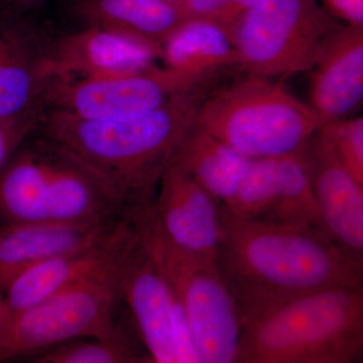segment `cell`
I'll use <instances>...</instances> for the list:
<instances>
[{
	"mask_svg": "<svg viewBox=\"0 0 363 363\" xmlns=\"http://www.w3.org/2000/svg\"><path fill=\"white\" fill-rule=\"evenodd\" d=\"M220 205L230 201L252 159L195 124L177 150L173 162Z\"/></svg>",
	"mask_w": 363,
	"mask_h": 363,
	"instance_id": "19",
	"label": "cell"
},
{
	"mask_svg": "<svg viewBox=\"0 0 363 363\" xmlns=\"http://www.w3.org/2000/svg\"><path fill=\"white\" fill-rule=\"evenodd\" d=\"M33 362L37 363H138L150 362L147 352L136 350L128 337L70 340L52 346Z\"/></svg>",
	"mask_w": 363,
	"mask_h": 363,
	"instance_id": "23",
	"label": "cell"
},
{
	"mask_svg": "<svg viewBox=\"0 0 363 363\" xmlns=\"http://www.w3.org/2000/svg\"><path fill=\"white\" fill-rule=\"evenodd\" d=\"M52 45L23 11L0 4V121L39 126L55 78Z\"/></svg>",
	"mask_w": 363,
	"mask_h": 363,
	"instance_id": "10",
	"label": "cell"
},
{
	"mask_svg": "<svg viewBox=\"0 0 363 363\" xmlns=\"http://www.w3.org/2000/svg\"><path fill=\"white\" fill-rule=\"evenodd\" d=\"M138 241V229L126 215L121 225L104 240L21 272L9 284L2 296L16 316L76 281L118 264Z\"/></svg>",
	"mask_w": 363,
	"mask_h": 363,
	"instance_id": "11",
	"label": "cell"
},
{
	"mask_svg": "<svg viewBox=\"0 0 363 363\" xmlns=\"http://www.w3.org/2000/svg\"><path fill=\"white\" fill-rule=\"evenodd\" d=\"M266 219L313 227L326 233L300 150L278 159L276 201Z\"/></svg>",
	"mask_w": 363,
	"mask_h": 363,
	"instance_id": "21",
	"label": "cell"
},
{
	"mask_svg": "<svg viewBox=\"0 0 363 363\" xmlns=\"http://www.w3.org/2000/svg\"><path fill=\"white\" fill-rule=\"evenodd\" d=\"M155 214L177 247L216 259L221 238L220 204L175 162L164 171Z\"/></svg>",
	"mask_w": 363,
	"mask_h": 363,
	"instance_id": "14",
	"label": "cell"
},
{
	"mask_svg": "<svg viewBox=\"0 0 363 363\" xmlns=\"http://www.w3.org/2000/svg\"><path fill=\"white\" fill-rule=\"evenodd\" d=\"M13 327L14 315L0 294V362L11 359Z\"/></svg>",
	"mask_w": 363,
	"mask_h": 363,
	"instance_id": "28",
	"label": "cell"
},
{
	"mask_svg": "<svg viewBox=\"0 0 363 363\" xmlns=\"http://www.w3.org/2000/svg\"><path fill=\"white\" fill-rule=\"evenodd\" d=\"M344 168L363 184V117H347L322 126Z\"/></svg>",
	"mask_w": 363,
	"mask_h": 363,
	"instance_id": "24",
	"label": "cell"
},
{
	"mask_svg": "<svg viewBox=\"0 0 363 363\" xmlns=\"http://www.w3.org/2000/svg\"><path fill=\"white\" fill-rule=\"evenodd\" d=\"M342 26L319 0H257L234 30L238 65L271 79L309 72Z\"/></svg>",
	"mask_w": 363,
	"mask_h": 363,
	"instance_id": "7",
	"label": "cell"
},
{
	"mask_svg": "<svg viewBox=\"0 0 363 363\" xmlns=\"http://www.w3.org/2000/svg\"><path fill=\"white\" fill-rule=\"evenodd\" d=\"M76 9L87 26L161 45L187 21L178 4L168 0H78Z\"/></svg>",
	"mask_w": 363,
	"mask_h": 363,
	"instance_id": "18",
	"label": "cell"
},
{
	"mask_svg": "<svg viewBox=\"0 0 363 363\" xmlns=\"http://www.w3.org/2000/svg\"><path fill=\"white\" fill-rule=\"evenodd\" d=\"M161 60L177 71L218 73L238 65L234 33L214 21H185L162 43Z\"/></svg>",
	"mask_w": 363,
	"mask_h": 363,
	"instance_id": "20",
	"label": "cell"
},
{
	"mask_svg": "<svg viewBox=\"0 0 363 363\" xmlns=\"http://www.w3.org/2000/svg\"><path fill=\"white\" fill-rule=\"evenodd\" d=\"M128 216L187 313L201 363H235L242 323L216 260L177 247L157 222L154 207Z\"/></svg>",
	"mask_w": 363,
	"mask_h": 363,
	"instance_id": "6",
	"label": "cell"
},
{
	"mask_svg": "<svg viewBox=\"0 0 363 363\" xmlns=\"http://www.w3.org/2000/svg\"><path fill=\"white\" fill-rule=\"evenodd\" d=\"M322 6L344 25L363 26V0H320Z\"/></svg>",
	"mask_w": 363,
	"mask_h": 363,
	"instance_id": "26",
	"label": "cell"
},
{
	"mask_svg": "<svg viewBox=\"0 0 363 363\" xmlns=\"http://www.w3.org/2000/svg\"><path fill=\"white\" fill-rule=\"evenodd\" d=\"M300 152L326 233L351 257L363 262V184L344 168L321 128Z\"/></svg>",
	"mask_w": 363,
	"mask_h": 363,
	"instance_id": "12",
	"label": "cell"
},
{
	"mask_svg": "<svg viewBox=\"0 0 363 363\" xmlns=\"http://www.w3.org/2000/svg\"><path fill=\"white\" fill-rule=\"evenodd\" d=\"M33 124H9L0 121V169L23 140L35 130Z\"/></svg>",
	"mask_w": 363,
	"mask_h": 363,
	"instance_id": "25",
	"label": "cell"
},
{
	"mask_svg": "<svg viewBox=\"0 0 363 363\" xmlns=\"http://www.w3.org/2000/svg\"><path fill=\"white\" fill-rule=\"evenodd\" d=\"M218 79L169 99L159 108L116 121H88L47 111L38 133L82 160L119 196L126 214L154 206L164 171L195 123Z\"/></svg>",
	"mask_w": 363,
	"mask_h": 363,
	"instance_id": "2",
	"label": "cell"
},
{
	"mask_svg": "<svg viewBox=\"0 0 363 363\" xmlns=\"http://www.w3.org/2000/svg\"><path fill=\"white\" fill-rule=\"evenodd\" d=\"M257 1V0H221L220 13L217 23L226 26L234 33V30L242 16Z\"/></svg>",
	"mask_w": 363,
	"mask_h": 363,
	"instance_id": "27",
	"label": "cell"
},
{
	"mask_svg": "<svg viewBox=\"0 0 363 363\" xmlns=\"http://www.w3.org/2000/svg\"><path fill=\"white\" fill-rule=\"evenodd\" d=\"M168 1L175 2V4H178V2L180 1V0H168Z\"/></svg>",
	"mask_w": 363,
	"mask_h": 363,
	"instance_id": "30",
	"label": "cell"
},
{
	"mask_svg": "<svg viewBox=\"0 0 363 363\" xmlns=\"http://www.w3.org/2000/svg\"><path fill=\"white\" fill-rule=\"evenodd\" d=\"M30 133L0 169L4 223L94 221L126 215L119 196L82 160Z\"/></svg>",
	"mask_w": 363,
	"mask_h": 363,
	"instance_id": "3",
	"label": "cell"
},
{
	"mask_svg": "<svg viewBox=\"0 0 363 363\" xmlns=\"http://www.w3.org/2000/svg\"><path fill=\"white\" fill-rule=\"evenodd\" d=\"M125 216L94 221L0 224V294L26 269L104 240Z\"/></svg>",
	"mask_w": 363,
	"mask_h": 363,
	"instance_id": "15",
	"label": "cell"
},
{
	"mask_svg": "<svg viewBox=\"0 0 363 363\" xmlns=\"http://www.w3.org/2000/svg\"><path fill=\"white\" fill-rule=\"evenodd\" d=\"M121 298L128 305L143 347L154 363H176L172 340V293L138 235L126 260Z\"/></svg>",
	"mask_w": 363,
	"mask_h": 363,
	"instance_id": "17",
	"label": "cell"
},
{
	"mask_svg": "<svg viewBox=\"0 0 363 363\" xmlns=\"http://www.w3.org/2000/svg\"><path fill=\"white\" fill-rule=\"evenodd\" d=\"M220 74L186 73L152 66L111 77L55 78L48 95L47 111L88 121L130 118L149 113L177 95L219 78Z\"/></svg>",
	"mask_w": 363,
	"mask_h": 363,
	"instance_id": "9",
	"label": "cell"
},
{
	"mask_svg": "<svg viewBox=\"0 0 363 363\" xmlns=\"http://www.w3.org/2000/svg\"><path fill=\"white\" fill-rule=\"evenodd\" d=\"M216 264L245 325L311 294L362 288L363 262L324 231L267 219H238L220 209Z\"/></svg>",
	"mask_w": 363,
	"mask_h": 363,
	"instance_id": "1",
	"label": "cell"
},
{
	"mask_svg": "<svg viewBox=\"0 0 363 363\" xmlns=\"http://www.w3.org/2000/svg\"><path fill=\"white\" fill-rule=\"evenodd\" d=\"M194 124L252 160L293 154L321 128L311 107L281 83L250 74L217 85Z\"/></svg>",
	"mask_w": 363,
	"mask_h": 363,
	"instance_id": "5",
	"label": "cell"
},
{
	"mask_svg": "<svg viewBox=\"0 0 363 363\" xmlns=\"http://www.w3.org/2000/svg\"><path fill=\"white\" fill-rule=\"evenodd\" d=\"M45 1H47V0H0V4L18 9V11H23L26 7L43 4Z\"/></svg>",
	"mask_w": 363,
	"mask_h": 363,
	"instance_id": "29",
	"label": "cell"
},
{
	"mask_svg": "<svg viewBox=\"0 0 363 363\" xmlns=\"http://www.w3.org/2000/svg\"><path fill=\"white\" fill-rule=\"evenodd\" d=\"M161 58V45L99 26H87L52 45L55 78L124 75L156 66Z\"/></svg>",
	"mask_w": 363,
	"mask_h": 363,
	"instance_id": "13",
	"label": "cell"
},
{
	"mask_svg": "<svg viewBox=\"0 0 363 363\" xmlns=\"http://www.w3.org/2000/svg\"><path fill=\"white\" fill-rule=\"evenodd\" d=\"M279 159V157H278ZM277 157L253 159L222 211L238 219H266L277 197Z\"/></svg>",
	"mask_w": 363,
	"mask_h": 363,
	"instance_id": "22",
	"label": "cell"
},
{
	"mask_svg": "<svg viewBox=\"0 0 363 363\" xmlns=\"http://www.w3.org/2000/svg\"><path fill=\"white\" fill-rule=\"evenodd\" d=\"M363 358V286L322 291L242 326L235 363H354Z\"/></svg>",
	"mask_w": 363,
	"mask_h": 363,
	"instance_id": "4",
	"label": "cell"
},
{
	"mask_svg": "<svg viewBox=\"0 0 363 363\" xmlns=\"http://www.w3.org/2000/svg\"><path fill=\"white\" fill-rule=\"evenodd\" d=\"M130 252L14 316L11 358L77 338H126L116 326V311L123 302L121 281Z\"/></svg>",
	"mask_w": 363,
	"mask_h": 363,
	"instance_id": "8",
	"label": "cell"
},
{
	"mask_svg": "<svg viewBox=\"0 0 363 363\" xmlns=\"http://www.w3.org/2000/svg\"><path fill=\"white\" fill-rule=\"evenodd\" d=\"M310 71L308 105L321 128L350 117L363 98V26H341Z\"/></svg>",
	"mask_w": 363,
	"mask_h": 363,
	"instance_id": "16",
	"label": "cell"
}]
</instances>
